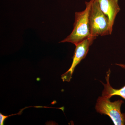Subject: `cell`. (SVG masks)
Returning <instances> with one entry per match:
<instances>
[{"instance_id":"6da1fadb","label":"cell","mask_w":125,"mask_h":125,"mask_svg":"<svg viewBox=\"0 0 125 125\" xmlns=\"http://www.w3.org/2000/svg\"><path fill=\"white\" fill-rule=\"evenodd\" d=\"M92 0L85 1L84 10L75 13L73 31L70 34L60 42H69L76 45L90 36L89 13Z\"/></svg>"},{"instance_id":"7a4b0ae2","label":"cell","mask_w":125,"mask_h":125,"mask_svg":"<svg viewBox=\"0 0 125 125\" xmlns=\"http://www.w3.org/2000/svg\"><path fill=\"white\" fill-rule=\"evenodd\" d=\"M89 22L91 36L97 37L111 34L108 18L100 9L97 0H92Z\"/></svg>"},{"instance_id":"3957f363","label":"cell","mask_w":125,"mask_h":125,"mask_svg":"<svg viewBox=\"0 0 125 125\" xmlns=\"http://www.w3.org/2000/svg\"><path fill=\"white\" fill-rule=\"evenodd\" d=\"M123 103L121 100L111 102L110 99L101 96L97 100L95 108L98 113L108 116L114 125H125V114L121 111V106Z\"/></svg>"},{"instance_id":"277c9868","label":"cell","mask_w":125,"mask_h":125,"mask_svg":"<svg viewBox=\"0 0 125 125\" xmlns=\"http://www.w3.org/2000/svg\"><path fill=\"white\" fill-rule=\"evenodd\" d=\"M96 38L90 35L88 38L75 45L76 47L71 66L67 71L61 75V79L63 82H70L75 67L82 60L85 58L89 47L92 45Z\"/></svg>"},{"instance_id":"5b68a950","label":"cell","mask_w":125,"mask_h":125,"mask_svg":"<svg viewBox=\"0 0 125 125\" xmlns=\"http://www.w3.org/2000/svg\"><path fill=\"white\" fill-rule=\"evenodd\" d=\"M102 11L109 20V30L111 34L114 21L117 14L120 10L118 0H97Z\"/></svg>"},{"instance_id":"8992f818","label":"cell","mask_w":125,"mask_h":125,"mask_svg":"<svg viewBox=\"0 0 125 125\" xmlns=\"http://www.w3.org/2000/svg\"><path fill=\"white\" fill-rule=\"evenodd\" d=\"M119 65L125 69V65ZM110 73L111 71L109 70L107 72V76L106 77V83L104 84L103 82H102L104 86V89L103 91L102 96L110 99L112 96H121L122 98L125 99V85L120 89L113 88L110 85L109 82Z\"/></svg>"}]
</instances>
